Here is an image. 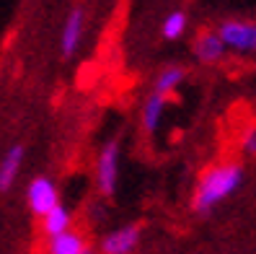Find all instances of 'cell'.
I'll return each instance as SVG.
<instances>
[{
	"label": "cell",
	"instance_id": "cell-1",
	"mask_svg": "<svg viewBox=\"0 0 256 254\" xmlns=\"http://www.w3.org/2000/svg\"><path fill=\"white\" fill-rule=\"evenodd\" d=\"M240 184H244V166L240 163H218V166H210L200 176L197 187H194L192 210L200 215L210 213L225 197H230Z\"/></svg>",
	"mask_w": 256,
	"mask_h": 254
},
{
	"label": "cell",
	"instance_id": "cell-2",
	"mask_svg": "<svg viewBox=\"0 0 256 254\" xmlns=\"http://www.w3.org/2000/svg\"><path fill=\"white\" fill-rule=\"evenodd\" d=\"M119 158H122V148L119 140H106L98 151L96 158V187L104 197H114L116 195V184H119Z\"/></svg>",
	"mask_w": 256,
	"mask_h": 254
},
{
	"label": "cell",
	"instance_id": "cell-3",
	"mask_svg": "<svg viewBox=\"0 0 256 254\" xmlns=\"http://www.w3.org/2000/svg\"><path fill=\"white\" fill-rule=\"evenodd\" d=\"M218 37L222 39L225 50H236V52H256V24L254 21H240L230 19L222 21L218 26Z\"/></svg>",
	"mask_w": 256,
	"mask_h": 254
},
{
	"label": "cell",
	"instance_id": "cell-4",
	"mask_svg": "<svg viewBox=\"0 0 256 254\" xmlns=\"http://www.w3.org/2000/svg\"><path fill=\"white\" fill-rule=\"evenodd\" d=\"M26 202L36 218H44L52 207L60 205V189L50 176H34L26 187Z\"/></svg>",
	"mask_w": 256,
	"mask_h": 254
},
{
	"label": "cell",
	"instance_id": "cell-5",
	"mask_svg": "<svg viewBox=\"0 0 256 254\" xmlns=\"http://www.w3.org/2000/svg\"><path fill=\"white\" fill-rule=\"evenodd\" d=\"M86 11L80 6H72L70 13L62 21V32H60V57L62 60H70L75 52H78L80 42H83V34H86Z\"/></svg>",
	"mask_w": 256,
	"mask_h": 254
},
{
	"label": "cell",
	"instance_id": "cell-6",
	"mask_svg": "<svg viewBox=\"0 0 256 254\" xmlns=\"http://www.w3.org/2000/svg\"><path fill=\"white\" fill-rule=\"evenodd\" d=\"M140 238H142V226L127 223V226H119L101 238L98 254H132L140 246Z\"/></svg>",
	"mask_w": 256,
	"mask_h": 254
},
{
	"label": "cell",
	"instance_id": "cell-7",
	"mask_svg": "<svg viewBox=\"0 0 256 254\" xmlns=\"http://www.w3.org/2000/svg\"><path fill=\"white\" fill-rule=\"evenodd\" d=\"M24 156H26L24 143H13L8 151L3 153V161H0V192H3V195L10 192L13 184H16L21 163H24Z\"/></svg>",
	"mask_w": 256,
	"mask_h": 254
},
{
	"label": "cell",
	"instance_id": "cell-8",
	"mask_svg": "<svg viewBox=\"0 0 256 254\" xmlns=\"http://www.w3.org/2000/svg\"><path fill=\"white\" fill-rule=\"evenodd\" d=\"M192 50H194V57H197L200 63L215 65V63H220L222 55H225V44H222V39L218 37V32H212V29H204V32L197 34Z\"/></svg>",
	"mask_w": 256,
	"mask_h": 254
},
{
	"label": "cell",
	"instance_id": "cell-9",
	"mask_svg": "<svg viewBox=\"0 0 256 254\" xmlns=\"http://www.w3.org/2000/svg\"><path fill=\"white\" fill-rule=\"evenodd\" d=\"M70 228H72V213L62 202H60L57 207H52V210L42 218V231H44V236H47V241L54 238V236H60V233L70 231Z\"/></svg>",
	"mask_w": 256,
	"mask_h": 254
},
{
	"label": "cell",
	"instance_id": "cell-10",
	"mask_svg": "<svg viewBox=\"0 0 256 254\" xmlns=\"http://www.w3.org/2000/svg\"><path fill=\"white\" fill-rule=\"evenodd\" d=\"M86 246H88V238L80 231L70 228L65 233L50 238L47 241V254H80Z\"/></svg>",
	"mask_w": 256,
	"mask_h": 254
},
{
	"label": "cell",
	"instance_id": "cell-11",
	"mask_svg": "<svg viewBox=\"0 0 256 254\" xmlns=\"http://www.w3.org/2000/svg\"><path fill=\"white\" fill-rule=\"evenodd\" d=\"M184 78H186V68H182V65H166L156 76V81H153V94L168 96L171 91H176V88L184 83Z\"/></svg>",
	"mask_w": 256,
	"mask_h": 254
},
{
	"label": "cell",
	"instance_id": "cell-12",
	"mask_svg": "<svg viewBox=\"0 0 256 254\" xmlns=\"http://www.w3.org/2000/svg\"><path fill=\"white\" fill-rule=\"evenodd\" d=\"M166 112V96H158V94H150L145 101H142V112H140V122H142V130L148 135H153L160 125V117Z\"/></svg>",
	"mask_w": 256,
	"mask_h": 254
},
{
	"label": "cell",
	"instance_id": "cell-13",
	"mask_svg": "<svg viewBox=\"0 0 256 254\" xmlns=\"http://www.w3.org/2000/svg\"><path fill=\"white\" fill-rule=\"evenodd\" d=\"M186 24H189V19H186V13H184V11H171L168 16L163 19V24H160V34H163V39H168V42L182 39L184 32H186Z\"/></svg>",
	"mask_w": 256,
	"mask_h": 254
},
{
	"label": "cell",
	"instance_id": "cell-14",
	"mask_svg": "<svg viewBox=\"0 0 256 254\" xmlns=\"http://www.w3.org/2000/svg\"><path fill=\"white\" fill-rule=\"evenodd\" d=\"M244 151H246L248 156H256V127L248 130L246 135H244Z\"/></svg>",
	"mask_w": 256,
	"mask_h": 254
},
{
	"label": "cell",
	"instance_id": "cell-15",
	"mask_svg": "<svg viewBox=\"0 0 256 254\" xmlns=\"http://www.w3.org/2000/svg\"><path fill=\"white\" fill-rule=\"evenodd\" d=\"M80 254H98V251H96V249H94V246H91V244H88V246H86V249H83V251H80Z\"/></svg>",
	"mask_w": 256,
	"mask_h": 254
}]
</instances>
